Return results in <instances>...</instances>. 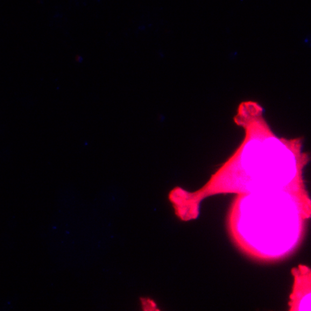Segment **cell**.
<instances>
[{
    "label": "cell",
    "mask_w": 311,
    "mask_h": 311,
    "mask_svg": "<svg viewBox=\"0 0 311 311\" xmlns=\"http://www.w3.org/2000/svg\"><path fill=\"white\" fill-rule=\"evenodd\" d=\"M234 121L244 129V139L202 189L201 197L235 191L248 194L284 190L303 195L299 178L307 157L302 151L300 140L278 137L256 101L241 102Z\"/></svg>",
    "instance_id": "1"
},
{
    "label": "cell",
    "mask_w": 311,
    "mask_h": 311,
    "mask_svg": "<svg viewBox=\"0 0 311 311\" xmlns=\"http://www.w3.org/2000/svg\"><path fill=\"white\" fill-rule=\"evenodd\" d=\"M310 204L302 194L284 190L258 191L238 198L230 215L234 240L248 254L278 259L300 242L303 220Z\"/></svg>",
    "instance_id": "2"
}]
</instances>
